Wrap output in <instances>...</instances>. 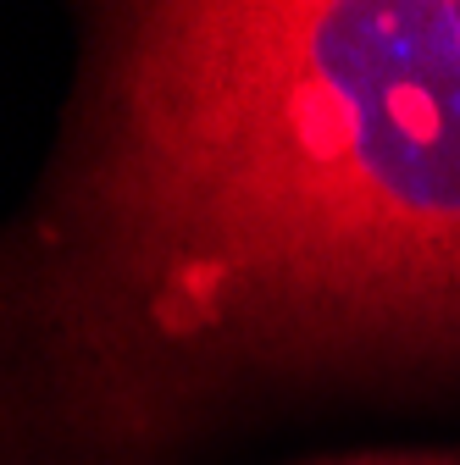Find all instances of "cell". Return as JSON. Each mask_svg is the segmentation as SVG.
<instances>
[{
    "instance_id": "obj_2",
    "label": "cell",
    "mask_w": 460,
    "mask_h": 465,
    "mask_svg": "<svg viewBox=\"0 0 460 465\" xmlns=\"http://www.w3.org/2000/svg\"><path fill=\"white\" fill-rule=\"evenodd\" d=\"M305 465H460V449H383V454H333Z\"/></svg>"
},
{
    "instance_id": "obj_1",
    "label": "cell",
    "mask_w": 460,
    "mask_h": 465,
    "mask_svg": "<svg viewBox=\"0 0 460 465\" xmlns=\"http://www.w3.org/2000/svg\"><path fill=\"white\" fill-rule=\"evenodd\" d=\"M460 371V0H105L0 227V465H178Z\"/></svg>"
}]
</instances>
